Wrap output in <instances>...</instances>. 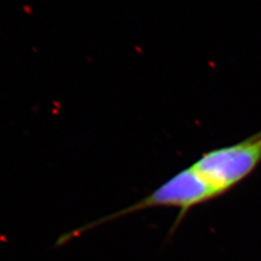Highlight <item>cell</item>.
I'll list each match as a JSON object with an SVG mask.
<instances>
[{
  "label": "cell",
  "instance_id": "6da1fadb",
  "mask_svg": "<svg viewBox=\"0 0 261 261\" xmlns=\"http://www.w3.org/2000/svg\"><path fill=\"white\" fill-rule=\"evenodd\" d=\"M261 164V130L246 140L205 152L136 203L115 213L116 219L154 207L179 209L171 230L196 206L224 196Z\"/></svg>",
  "mask_w": 261,
  "mask_h": 261
}]
</instances>
